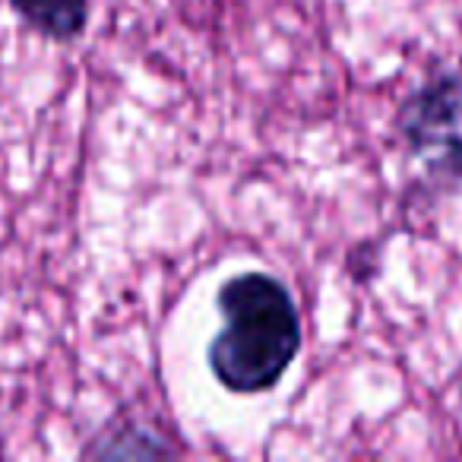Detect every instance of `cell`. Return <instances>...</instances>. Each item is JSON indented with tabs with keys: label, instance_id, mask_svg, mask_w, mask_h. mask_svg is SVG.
I'll return each instance as SVG.
<instances>
[{
	"label": "cell",
	"instance_id": "cell-1",
	"mask_svg": "<svg viewBox=\"0 0 462 462\" xmlns=\"http://www.w3.org/2000/svg\"><path fill=\"white\" fill-rule=\"evenodd\" d=\"M218 310L225 323L209 346L212 374L235 393L270 390L301 346V323L285 285L247 273L222 285Z\"/></svg>",
	"mask_w": 462,
	"mask_h": 462
},
{
	"label": "cell",
	"instance_id": "cell-2",
	"mask_svg": "<svg viewBox=\"0 0 462 462\" xmlns=\"http://www.w3.org/2000/svg\"><path fill=\"white\" fill-rule=\"evenodd\" d=\"M405 136L434 168L462 178V73L437 79L411 98Z\"/></svg>",
	"mask_w": 462,
	"mask_h": 462
},
{
	"label": "cell",
	"instance_id": "cell-3",
	"mask_svg": "<svg viewBox=\"0 0 462 462\" xmlns=\"http://www.w3.org/2000/svg\"><path fill=\"white\" fill-rule=\"evenodd\" d=\"M23 20L54 39H73L86 26V0H10Z\"/></svg>",
	"mask_w": 462,
	"mask_h": 462
}]
</instances>
